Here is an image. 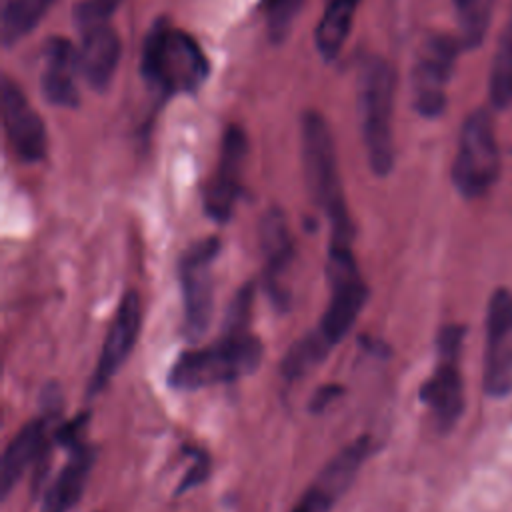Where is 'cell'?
<instances>
[{
  "instance_id": "cell-1",
  "label": "cell",
  "mask_w": 512,
  "mask_h": 512,
  "mask_svg": "<svg viewBox=\"0 0 512 512\" xmlns=\"http://www.w3.org/2000/svg\"><path fill=\"white\" fill-rule=\"evenodd\" d=\"M252 284H246L234 296L222 334L204 348L182 352L168 372V384L174 390L190 392L206 386L228 384L252 374L262 360V344L250 330Z\"/></svg>"
},
{
  "instance_id": "cell-2",
  "label": "cell",
  "mask_w": 512,
  "mask_h": 512,
  "mask_svg": "<svg viewBox=\"0 0 512 512\" xmlns=\"http://www.w3.org/2000/svg\"><path fill=\"white\" fill-rule=\"evenodd\" d=\"M302 162L306 188L330 222V244L352 246V220L338 170L336 144L328 122L316 110L302 114Z\"/></svg>"
},
{
  "instance_id": "cell-3",
  "label": "cell",
  "mask_w": 512,
  "mask_h": 512,
  "mask_svg": "<svg viewBox=\"0 0 512 512\" xmlns=\"http://www.w3.org/2000/svg\"><path fill=\"white\" fill-rule=\"evenodd\" d=\"M208 58L182 28L158 18L142 44L140 72L160 96L194 94L208 78Z\"/></svg>"
},
{
  "instance_id": "cell-4",
  "label": "cell",
  "mask_w": 512,
  "mask_h": 512,
  "mask_svg": "<svg viewBox=\"0 0 512 512\" xmlns=\"http://www.w3.org/2000/svg\"><path fill=\"white\" fill-rule=\"evenodd\" d=\"M394 68L382 56H366L358 68L356 94L360 132L374 174L386 176L394 166Z\"/></svg>"
},
{
  "instance_id": "cell-5",
  "label": "cell",
  "mask_w": 512,
  "mask_h": 512,
  "mask_svg": "<svg viewBox=\"0 0 512 512\" xmlns=\"http://www.w3.org/2000/svg\"><path fill=\"white\" fill-rule=\"evenodd\" d=\"M328 284L330 300L314 334L330 350L348 334L368 300V286L360 276L352 246L330 244Z\"/></svg>"
},
{
  "instance_id": "cell-6",
  "label": "cell",
  "mask_w": 512,
  "mask_h": 512,
  "mask_svg": "<svg viewBox=\"0 0 512 512\" xmlns=\"http://www.w3.org/2000/svg\"><path fill=\"white\" fill-rule=\"evenodd\" d=\"M500 172L498 144L492 118L484 110L472 112L462 124L452 182L464 198H478L490 190Z\"/></svg>"
},
{
  "instance_id": "cell-7",
  "label": "cell",
  "mask_w": 512,
  "mask_h": 512,
  "mask_svg": "<svg viewBox=\"0 0 512 512\" xmlns=\"http://www.w3.org/2000/svg\"><path fill=\"white\" fill-rule=\"evenodd\" d=\"M464 328L444 326L438 334V360L430 378L420 388V400L428 408L434 426L448 432L464 410V386L458 368Z\"/></svg>"
},
{
  "instance_id": "cell-8",
  "label": "cell",
  "mask_w": 512,
  "mask_h": 512,
  "mask_svg": "<svg viewBox=\"0 0 512 512\" xmlns=\"http://www.w3.org/2000/svg\"><path fill=\"white\" fill-rule=\"evenodd\" d=\"M458 48L460 42L448 34H430L420 44L410 76L412 106L420 116L438 118L444 112Z\"/></svg>"
},
{
  "instance_id": "cell-9",
  "label": "cell",
  "mask_w": 512,
  "mask_h": 512,
  "mask_svg": "<svg viewBox=\"0 0 512 512\" xmlns=\"http://www.w3.org/2000/svg\"><path fill=\"white\" fill-rule=\"evenodd\" d=\"M220 252L216 236L194 242L180 258L178 278L184 302V332L190 340L204 334L214 310L212 268Z\"/></svg>"
},
{
  "instance_id": "cell-10",
  "label": "cell",
  "mask_w": 512,
  "mask_h": 512,
  "mask_svg": "<svg viewBox=\"0 0 512 512\" xmlns=\"http://www.w3.org/2000/svg\"><path fill=\"white\" fill-rule=\"evenodd\" d=\"M84 420L86 414L66 422L54 436V440L68 450V460L46 488L40 512H70L84 494L96 458L94 450L80 436L84 430Z\"/></svg>"
},
{
  "instance_id": "cell-11",
  "label": "cell",
  "mask_w": 512,
  "mask_h": 512,
  "mask_svg": "<svg viewBox=\"0 0 512 512\" xmlns=\"http://www.w3.org/2000/svg\"><path fill=\"white\" fill-rule=\"evenodd\" d=\"M484 392L492 398L512 392V292L508 288L494 290L488 302Z\"/></svg>"
},
{
  "instance_id": "cell-12",
  "label": "cell",
  "mask_w": 512,
  "mask_h": 512,
  "mask_svg": "<svg viewBox=\"0 0 512 512\" xmlns=\"http://www.w3.org/2000/svg\"><path fill=\"white\" fill-rule=\"evenodd\" d=\"M248 154V140L240 126H228L222 136L220 158L204 190V210L216 222H226L242 192V174Z\"/></svg>"
},
{
  "instance_id": "cell-13",
  "label": "cell",
  "mask_w": 512,
  "mask_h": 512,
  "mask_svg": "<svg viewBox=\"0 0 512 512\" xmlns=\"http://www.w3.org/2000/svg\"><path fill=\"white\" fill-rule=\"evenodd\" d=\"M370 446L372 440L368 436H360L334 454L302 494L292 512H330L336 500L350 488L360 466L370 454Z\"/></svg>"
},
{
  "instance_id": "cell-14",
  "label": "cell",
  "mask_w": 512,
  "mask_h": 512,
  "mask_svg": "<svg viewBox=\"0 0 512 512\" xmlns=\"http://www.w3.org/2000/svg\"><path fill=\"white\" fill-rule=\"evenodd\" d=\"M140 324H142L140 296L136 290H126L116 308V314L112 318V324L108 328V334L104 338V344L98 356V364L90 378V386H88L90 396L104 390L106 384L112 380V376L126 362V358L130 356L136 344Z\"/></svg>"
},
{
  "instance_id": "cell-15",
  "label": "cell",
  "mask_w": 512,
  "mask_h": 512,
  "mask_svg": "<svg viewBox=\"0 0 512 512\" xmlns=\"http://www.w3.org/2000/svg\"><path fill=\"white\" fill-rule=\"evenodd\" d=\"M2 122L14 154L22 162H40L46 156V130L22 88L8 76L2 78Z\"/></svg>"
},
{
  "instance_id": "cell-16",
  "label": "cell",
  "mask_w": 512,
  "mask_h": 512,
  "mask_svg": "<svg viewBox=\"0 0 512 512\" xmlns=\"http://www.w3.org/2000/svg\"><path fill=\"white\" fill-rule=\"evenodd\" d=\"M260 250L264 256V284L276 306L286 308L290 292L284 284L294 258V242L280 208H268L258 226Z\"/></svg>"
},
{
  "instance_id": "cell-17",
  "label": "cell",
  "mask_w": 512,
  "mask_h": 512,
  "mask_svg": "<svg viewBox=\"0 0 512 512\" xmlns=\"http://www.w3.org/2000/svg\"><path fill=\"white\" fill-rule=\"evenodd\" d=\"M78 74V48H74L68 38H48L42 48L40 70V90L44 100L52 106L76 108L80 104V94L76 86Z\"/></svg>"
},
{
  "instance_id": "cell-18",
  "label": "cell",
  "mask_w": 512,
  "mask_h": 512,
  "mask_svg": "<svg viewBox=\"0 0 512 512\" xmlns=\"http://www.w3.org/2000/svg\"><path fill=\"white\" fill-rule=\"evenodd\" d=\"M80 30L78 66L80 76L92 90H106L116 74L122 44L108 22H94Z\"/></svg>"
},
{
  "instance_id": "cell-19",
  "label": "cell",
  "mask_w": 512,
  "mask_h": 512,
  "mask_svg": "<svg viewBox=\"0 0 512 512\" xmlns=\"http://www.w3.org/2000/svg\"><path fill=\"white\" fill-rule=\"evenodd\" d=\"M50 406V404H48ZM56 412L54 406L44 416H38L30 422H26L20 432L12 438V442L6 446L2 464H0V488L2 496H6L12 486L24 476L28 466L42 456L44 444H46V434L50 426V418Z\"/></svg>"
},
{
  "instance_id": "cell-20",
  "label": "cell",
  "mask_w": 512,
  "mask_h": 512,
  "mask_svg": "<svg viewBox=\"0 0 512 512\" xmlns=\"http://www.w3.org/2000/svg\"><path fill=\"white\" fill-rule=\"evenodd\" d=\"M360 0H330L322 20L316 26L314 42L316 50L324 60H334L350 32V26L354 22V14Z\"/></svg>"
},
{
  "instance_id": "cell-21",
  "label": "cell",
  "mask_w": 512,
  "mask_h": 512,
  "mask_svg": "<svg viewBox=\"0 0 512 512\" xmlns=\"http://www.w3.org/2000/svg\"><path fill=\"white\" fill-rule=\"evenodd\" d=\"M54 0H4L2 2V42L12 46L28 36L44 18Z\"/></svg>"
},
{
  "instance_id": "cell-22",
  "label": "cell",
  "mask_w": 512,
  "mask_h": 512,
  "mask_svg": "<svg viewBox=\"0 0 512 512\" xmlns=\"http://www.w3.org/2000/svg\"><path fill=\"white\" fill-rule=\"evenodd\" d=\"M490 98L494 106H508L512 102V16L500 36L492 70H490Z\"/></svg>"
},
{
  "instance_id": "cell-23",
  "label": "cell",
  "mask_w": 512,
  "mask_h": 512,
  "mask_svg": "<svg viewBox=\"0 0 512 512\" xmlns=\"http://www.w3.org/2000/svg\"><path fill=\"white\" fill-rule=\"evenodd\" d=\"M492 6L494 0H454L462 46L474 48L482 42L484 32L490 24Z\"/></svg>"
},
{
  "instance_id": "cell-24",
  "label": "cell",
  "mask_w": 512,
  "mask_h": 512,
  "mask_svg": "<svg viewBox=\"0 0 512 512\" xmlns=\"http://www.w3.org/2000/svg\"><path fill=\"white\" fill-rule=\"evenodd\" d=\"M302 4L304 0H264L266 26L274 42H282L288 36Z\"/></svg>"
},
{
  "instance_id": "cell-25",
  "label": "cell",
  "mask_w": 512,
  "mask_h": 512,
  "mask_svg": "<svg viewBox=\"0 0 512 512\" xmlns=\"http://www.w3.org/2000/svg\"><path fill=\"white\" fill-rule=\"evenodd\" d=\"M120 4L122 0H80L74 6V22L78 28L94 22H108Z\"/></svg>"
},
{
  "instance_id": "cell-26",
  "label": "cell",
  "mask_w": 512,
  "mask_h": 512,
  "mask_svg": "<svg viewBox=\"0 0 512 512\" xmlns=\"http://www.w3.org/2000/svg\"><path fill=\"white\" fill-rule=\"evenodd\" d=\"M206 474H208V456H204V454L194 456V464L188 468V474H186L184 480L180 482L178 492H184V490H188L190 486H196L198 482H202V480L206 478Z\"/></svg>"
},
{
  "instance_id": "cell-27",
  "label": "cell",
  "mask_w": 512,
  "mask_h": 512,
  "mask_svg": "<svg viewBox=\"0 0 512 512\" xmlns=\"http://www.w3.org/2000/svg\"><path fill=\"white\" fill-rule=\"evenodd\" d=\"M336 386H328V388H322V390H318V394H316V398H314V402H312V408L314 410H320L330 398H334L336 396Z\"/></svg>"
}]
</instances>
